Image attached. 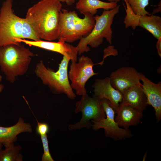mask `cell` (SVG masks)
<instances>
[{"mask_svg":"<svg viewBox=\"0 0 161 161\" xmlns=\"http://www.w3.org/2000/svg\"><path fill=\"white\" fill-rule=\"evenodd\" d=\"M62 6L58 0H41L28 9L25 18L41 39L51 41L58 39Z\"/></svg>","mask_w":161,"mask_h":161,"instance_id":"6da1fadb","label":"cell"},{"mask_svg":"<svg viewBox=\"0 0 161 161\" xmlns=\"http://www.w3.org/2000/svg\"><path fill=\"white\" fill-rule=\"evenodd\" d=\"M35 55L20 43L0 47V68L10 83L27 72L32 58Z\"/></svg>","mask_w":161,"mask_h":161,"instance_id":"7a4b0ae2","label":"cell"},{"mask_svg":"<svg viewBox=\"0 0 161 161\" xmlns=\"http://www.w3.org/2000/svg\"><path fill=\"white\" fill-rule=\"evenodd\" d=\"M80 18L75 10L62 8L60 13L59 33L58 40L73 43L88 35L95 24L94 16L89 13Z\"/></svg>","mask_w":161,"mask_h":161,"instance_id":"3957f363","label":"cell"},{"mask_svg":"<svg viewBox=\"0 0 161 161\" xmlns=\"http://www.w3.org/2000/svg\"><path fill=\"white\" fill-rule=\"evenodd\" d=\"M70 58L63 56L56 72L47 67L42 60L37 64L35 72L44 84L47 85L55 94H64L68 98L74 99L76 96L72 88L68 77V68Z\"/></svg>","mask_w":161,"mask_h":161,"instance_id":"277c9868","label":"cell"},{"mask_svg":"<svg viewBox=\"0 0 161 161\" xmlns=\"http://www.w3.org/2000/svg\"><path fill=\"white\" fill-rule=\"evenodd\" d=\"M120 5L109 10H104L100 15L94 16L95 24L90 33L87 36L81 38L76 47L78 54L80 55L90 50V46L95 48L98 47L105 38L111 44L112 37L111 25L115 15L119 12Z\"/></svg>","mask_w":161,"mask_h":161,"instance_id":"5b68a950","label":"cell"},{"mask_svg":"<svg viewBox=\"0 0 161 161\" xmlns=\"http://www.w3.org/2000/svg\"><path fill=\"white\" fill-rule=\"evenodd\" d=\"M13 0H5L0 9V47L18 44L21 38L22 18L16 15L12 9Z\"/></svg>","mask_w":161,"mask_h":161,"instance_id":"8992f818","label":"cell"},{"mask_svg":"<svg viewBox=\"0 0 161 161\" xmlns=\"http://www.w3.org/2000/svg\"><path fill=\"white\" fill-rule=\"evenodd\" d=\"M81 96L80 100L75 104L74 112L76 113L81 112L82 117L78 122L69 126L70 130L85 128L89 129L92 126L90 120L98 121L106 117L101 99L93 95L92 97H90L87 93Z\"/></svg>","mask_w":161,"mask_h":161,"instance_id":"52a82bcc","label":"cell"},{"mask_svg":"<svg viewBox=\"0 0 161 161\" xmlns=\"http://www.w3.org/2000/svg\"><path fill=\"white\" fill-rule=\"evenodd\" d=\"M94 65L91 58L84 55L80 57L78 62L71 61L68 77L71 82V86L76 91L77 95L82 96L87 93L85 88L86 82L97 74L94 72Z\"/></svg>","mask_w":161,"mask_h":161,"instance_id":"ba28073f","label":"cell"},{"mask_svg":"<svg viewBox=\"0 0 161 161\" xmlns=\"http://www.w3.org/2000/svg\"><path fill=\"white\" fill-rule=\"evenodd\" d=\"M101 104L106 115L102 119L92 121V127L94 130L100 129L104 130L106 136L115 140L129 138L132 136L131 131L129 129L120 127L115 120V111L109 101L106 99H101Z\"/></svg>","mask_w":161,"mask_h":161,"instance_id":"9c48e42d","label":"cell"},{"mask_svg":"<svg viewBox=\"0 0 161 161\" xmlns=\"http://www.w3.org/2000/svg\"><path fill=\"white\" fill-rule=\"evenodd\" d=\"M124 5L126 15L124 22L125 27H131L134 30L137 26L148 31L157 39L161 37V18L153 15H141L135 13L126 0Z\"/></svg>","mask_w":161,"mask_h":161,"instance_id":"30bf717a","label":"cell"},{"mask_svg":"<svg viewBox=\"0 0 161 161\" xmlns=\"http://www.w3.org/2000/svg\"><path fill=\"white\" fill-rule=\"evenodd\" d=\"M139 73L132 67H122L112 72L109 78L112 86L122 94L131 87L142 84Z\"/></svg>","mask_w":161,"mask_h":161,"instance_id":"8fae6325","label":"cell"},{"mask_svg":"<svg viewBox=\"0 0 161 161\" xmlns=\"http://www.w3.org/2000/svg\"><path fill=\"white\" fill-rule=\"evenodd\" d=\"M16 42H23L30 46H33L57 52L63 56L70 58L71 61H77L78 51L76 47H74L63 41L58 42L50 41H30L24 39H17Z\"/></svg>","mask_w":161,"mask_h":161,"instance_id":"7c38bea8","label":"cell"},{"mask_svg":"<svg viewBox=\"0 0 161 161\" xmlns=\"http://www.w3.org/2000/svg\"><path fill=\"white\" fill-rule=\"evenodd\" d=\"M92 86L93 95L100 99H107L115 111L117 109L122 101V95L112 86L109 77L96 79Z\"/></svg>","mask_w":161,"mask_h":161,"instance_id":"4fadbf2b","label":"cell"},{"mask_svg":"<svg viewBox=\"0 0 161 161\" xmlns=\"http://www.w3.org/2000/svg\"><path fill=\"white\" fill-rule=\"evenodd\" d=\"M139 78L143 84L142 87L147 97L148 105H151L155 111L156 122L161 119V82L154 83L143 74L139 72Z\"/></svg>","mask_w":161,"mask_h":161,"instance_id":"5bb4252c","label":"cell"},{"mask_svg":"<svg viewBox=\"0 0 161 161\" xmlns=\"http://www.w3.org/2000/svg\"><path fill=\"white\" fill-rule=\"evenodd\" d=\"M115 120L119 127L129 129L138 125L143 116V112L128 104H120L115 111Z\"/></svg>","mask_w":161,"mask_h":161,"instance_id":"9a60e30c","label":"cell"},{"mask_svg":"<svg viewBox=\"0 0 161 161\" xmlns=\"http://www.w3.org/2000/svg\"><path fill=\"white\" fill-rule=\"evenodd\" d=\"M32 129L29 123H25L20 117L17 123L9 127L0 126V143L5 147L16 141L17 136L22 133H31Z\"/></svg>","mask_w":161,"mask_h":161,"instance_id":"2e32d148","label":"cell"},{"mask_svg":"<svg viewBox=\"0 0 161 161\" xmlns=\"http://www.w3.org/2000/svg\"><path fill=\"white\" fill-rule=\"evenodd\" d=\"M142 84L133 86L125 91L122 94V99L120 104L129 105L143 112L148 105Z\"/></svg>","mask_w":161,"mask_h":161,"instance_id":"e0dca14e","label":"cell"},{"mask_svg":"<svg viewBox=\"0 0 161 161\" xmlns=\"http://www.w3.org/2000/svg\"><path fill=\"white\" fill-rule=\"evenodd\" d=\"M117 3L115 2H104L100 0H79L76 4L75 8L81 14L89 13L93 16L98 9H112L117 6Z\"/></svg>","mask_w":161,"mask_h":161,"instance_id":"ac0fdd59","label":"cell"},{"mask_svg":"<svg viewBox=\"0 0 161 161\" xmlns=\"http://www.w3.org/2000/svg\"><path fill=\"white\" fill-rule=\"evenodd\" d=\"M22 147L16 145L14 143L0 151V161H22L23 157L19 152Z\"/></svg>","mask_w":161,"mask_h":161,"instance_id":"d6986e66","label":"cell"},{"mask_svg":"<svg viewBox=\"0 0 161 161\" xmlns=\"http://www.w3.org/2000/svg\"><path fill=\"white\" fill-rule=\"evenodd\" d=\"M129 4L134 12L141 15L150 14L145 9L149 4V0H126Z\"/></svg>","mask_w":161,"mask_h":161,"instance_id":"ffe728a7","label":"cell"},{"mask_svg":"<svg viewBox=\"0 0 161 161\" xmlns=\"http://www.w3.org/2000/svg\"><path fill=\"white\" fill-rule=\"evenodd\" d=\"M22 23L21 39H28L35 41L41 40L32 27L25 18H22Z\"/></svg>","mask_w":161,"mask_h":161,"instance_id":"44dd1931","label":"cell"},{"mask_svg":"<svg viewBox=\"0 0 161 161\" xmlns=\"http://www.w3.org/2000/svg\"><path fill=\"white\" fill-rule=\"evenodd\" d=\"M40 137L44 149L41 161H54L49 151L47 135L41 136Z\"/></svg>","mask_w":161,"mask_h":161,"instance_id":"7402d4cb","label":"cell"},{"mask_svg":"<svg viewBox=\"0 0 161 161\" xmlns=\"http://www.w3.org/2000/svg\"><path fill=\"white\" fill-rule=\"evenodd\" d=\"M36 119L37 122V125L36 128V131L37 134L40 136L47 134L49 130L48 124L45 123L39 122L36 118Z\"/></svg>","mask_w":161,"mask_h":161,"instance_id":"603a6c76","label":"cell"},{"mask_svg":"<svg viewBox=\"0 0 161 161\" xmlns=\"http://www.w3.org/2000/svg\"><path fill=\"white\" fill-rule=\"evenodd\" d=\"M117 51L114 48V46H109L107 48H105L104 50V55L102 61L96 64H99L102 65L103 64L105 59L107 57L111 55L116 56L117 55Z\"/></svg>","mask_w":161,"mask_h":161,"instance_id":"cb8c5ba5","label":"cell"},{"mask_svg":"<svg viewBox=\"0 0 161 161\" xmlns=\"http://www.w3.org/2000/svg\"><path fill=\"white\" fill-rule=\"evenodd\" d=\"M156 47L158 54L161 57V37L157 39L156 44Z\"/></svg>","mask_w":161,"mask_h":161,"instance_id":"d4e9b609","label":"cell"},{"mask_svg":"<svg viewBox=\"0 0 161 161\" xmlns=\"http://www.w3.org/2000/svg\"><path fill=\"white\" fill-rule=\"evenodd\" d=\"M61 3L64 2L69 6H71L74 4L76 1L79 0H58Z\"/></svg>","mask_w":161,"mask_h":161,"instance_id":"484cf974","label":"cell"},{"mask_svg":"<svg viewBox=\"0 0 161 161\" xmlns=\"http://www.w3.org/2000/svg\"><path fill=\"white\" fill-rule=\"evenodd\" d=\"M161 1H160L158 4V7L157 8L154 9L152 13V15H154L155 13L159 12H161Z\"/></svg>","mask_w":161,"mask_h":161,"instance_id":"4316f807","label":"cell"},{"mask_svg":"<svg viewBox=\"0 0 161 161\" xmlns=\"http://www.w3.org/2000/svg\"><path fill=\"white\" fill-rule=\"evenodd\" d=\"M2 79V77L1 75H0V93L2 91L4 88V85L0 83V82L1 81Z\"/></svg>","mask_w":161,"mask_h":161,"instance_id":"83f0119b","label":"cell"},{"mask_svg":"<svg viewBox=\"0 0 161 161\" xmlns=\"http://www.w3.org/2000/svg\"><path fill=\"white\" fill-rule=\"evenodd\" d=\"M147 151L146 152V153H145V154H144L143 159V161H144L145 160V159L146 157L147 156Z\"/></svg>","mask_w":161,"mask_h":161,"instance_id":"f1b7e54d","label":"cell"},{"mask_svg":"<svg viewBox=\"0 0 161 161\" xmlns=\"http://www.w3.org/2000/svg\"><path fill=\"white\" fill-rule=\"evenodd\" d=\"M109 2H119L120 1V0H108Z\"/></svg>","mask_w":161,"mask_h":161,"instance_id":"f546056e","label":"cell"},{"mask_svg":"<svg viewBox=\"0 0 161 161\" xmlns=\"http://www.w3.org/2000/svg\"><path fill=\"white\" fill-rule=\"evenodd\" d=\"M3 145L0 143V151L2 150Z\"/></svg>","mask_w":161,"mask_h":161,"instance_id":"4dcf8cb0","label":"cell"}]
</instances>
